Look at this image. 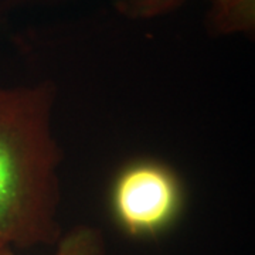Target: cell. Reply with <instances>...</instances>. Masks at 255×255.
<instances>
[{"label":"cell","instance_id":"obj_2","mask_svg":"<svg viewBox=\"0 0 255 255\" xmlns=\"http://www.w3.org/2000/svg\"><path fill=\"white\" fill-rule=\"evenodd\" d=\"M184 191L169 166L142 159L127 164L111 189V210L119 227L135 238L162 234L180 216Z\"/></svg>","mask_w":255,"mask_h":255},{"label":"cell","instance_id":"obj_5","mask_svg":"<svg viewBox=\"0 0 255 255\" xmlns=\"http://www.w3.org/2000/svg\"><path fill=\"white\" fill-rule=\"evenodd\" d=\"M214 1H217V3H220L221 6H226V7H227L228 4H231L234 0H214Z\"/></svg>","mask_w":255,"mask_h":255},{"label":"cell","instance_id":"obj_6","mask_svg":"<svg viewBox=\"0 0 255 255\" xmlns=\"http://www.w3.org/2000/svg\"><path fill=\"white\" fill-rule=\"evenodd\" d=\"M0 247H1V246H0Z\"/></svg>","mask_w":255,"mask_h":255},{"label":"cell","instance_id":"obj_3","mask_svg":"<svg viewBox=\"0 0 255 255\" xmlns=\"http://www.w3.org/2000/svg\"><path fill=\"white\" fill-rule=\"evenodd\" d=\"M0 255H17L11 247H0ZM53 255H105V238L100 228L80 224L57 241Z\"/></svg>","mask_w":255,"mask_h":255},{"label":"cell","instance_id":"obj_4","mask_svg":"<svg viewBox=\"0 0 255 255\" xmlns=\"http://www.w3.org/2000/svg\"><path fill=\"white\" fill-rule=\"evenodd\" d=\"M183 0H119V9L132 17H153L179 6Z\"/></svg>","mask_w":255,"mask_h":255},{"label":"cell","instance_id":"obj_1","mask_svg":"<svg viewBox=\"0 0 255 255\" xmlns=\"http://www.w3.org/2000/svg\"><path fill=\"white\" fill-rule=\"evenodd\" d=\"M55 88L0 85V246H53L63 236L60 166L53 132Z\"/></svg>","mask_w":255,"mask_h":255}]
</instances>
